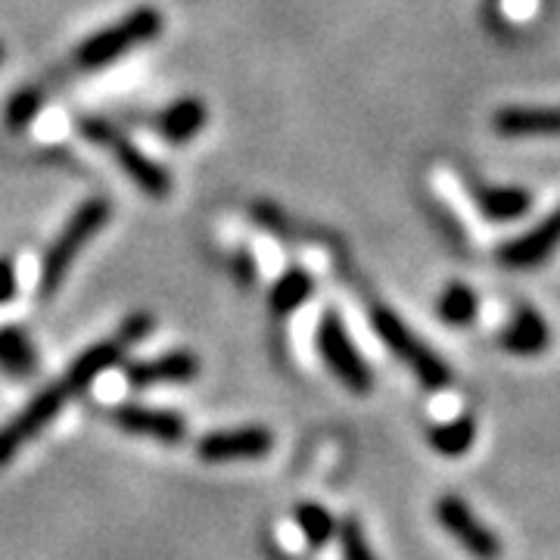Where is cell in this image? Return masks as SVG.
I'll return each instance as SVG.
<instances>
[{"label":"cell","instance_id":"cell-1","mask_svg":"<svg viewBox=\"0 0 560 560\" xmlns=\"http://www.w3.org/2000/svg\"><path fill=\"white\" fill-rule=\"evenodd\" d=\"M109 202L97 197V200L81 202L75 209V215L66 221L57 241L50 243V249L44 253V261H40V280H38V293L44 300H50L57 290L62 287V280L69 275V268L75 265L79 253L94 241L103 231V224L109 221Z\"/></svg>","mask_w":560,"mask_h":560},{"label":"cell","instance_id":"cell-2","mask_svg":"<svg viewBox=\"0 0 560 560\" xmlns=\"http://www.w3.org/2000/svg\"><path fill=\"white\" fill-rule=\"evenodd\" d=\"M371 324L377 330V337L386 342V349H393V355L411 368V374L418 377L423 389H445L452 383V368L420 340L418 334L408 330V324L386 305H374L371 308Z\"/></svg>","mask_w":560,"mask_h":560},{"label":"cell","instance_id":"cell-3","mask_svg":"<svg viewBox=\"0 0 560 560\" xmlns=\"http://www.w3.org/2000/svg\"><path fill=\"white\" fill-rule=\"evenodd\" d=\"M162 13L156 7H138L128 16H121L116 25H106L103 32L81 40L75 50V62L81 69H101L109 62L121 60L125 54H131L140 44H150L162 32Z\"/></svg>","mask_w":560,"mask_h":560},{"label":"cell","instance_id":"cell-4","mask_svg":"<svg viewBox=\"0 0 560 560\" xmlns=\"http://www.w3.org/2000/svg\"><path fill=\"white\" fill-rule=\"evenodd\" d=\"M79 131L88 140L101 143L103 150H109V153L116 156V162L121 165V172L135 180L147 197H153V200L168 197V190H172V178H168V172L162 168L160 162L150 160L147 153H140L138 147L125 138L116 125H109V121H103V119H81Z\"/></svg>","mask_w":560,"mask_h":560},{"label":"cell","instance_id":"cell-5","mask_svg":"<svg viewBox=\"0 0 560 560\" xmlns=\"http://www.w3.org/2000/svg\"><path fill=\"white\" fill-rule=\"evenodd\" d=\"M318 349L324 364L330 368V374L352 393H371L374 386V374L371 364L361 359V352L355 349V342L349 337L346 324L337 312H324V318L318 324Z\"/></svg>","mask_w":560,"mask_h":560},{"label":"cell","instance_id":"cell-6","mask_svg":"<svg viewBox=\"0 0 560 560\" xmlns=\"http://www.w3.org/2000/svg\"><path fill=\"white\" fill-rule=\"evenodd\" d=\"M69 399H72L69 389L62 383H54V386H47L44 393H38L35 399L28 401L16 418L7 420L0 427V467L10 464L28 442L35 440L38 433H44L47 423L60 415L62 405Z\"/></svg>","mask_w":560,"mask_h":560},{"label":"cell","instance_id":"cell-7","mask_svg":"<svg viewBox=\"0 0 560 560\" xmlns=\"http://www.w3.org/2000/svg\"><path fill=\"white\" fill-rule=\"evenodd\" d=\"M436 521L440 526L458 541L460 548L477 560H499L501 541L486 523L467 508V501L458 495H442L436 501Z\"/></svg>","mask_w":560,"mask_h":560},{"label":"cell","instance_id":"cell-8","mask_svg":"<svg viewBox=\"0 0 560 560\" xmlns=\"http://www.w3.org/2000/svg\"><path fill=\"white\" fill-rule=\"evenodd\" d=\"M275 445L271 430L265 427H237V430H215L202 436L197 455L209 464H228V460H256L265 458Z\"/></svg>","mask_w":560,"mask_h":560},{"label":"cell","instance_id":"cell-9","mask_svg":"<svg viewBox=\"0 0 560 560\" xmlns=\"http://www.w3.org/2000/svg\"><path fill=\"white\" fill-rule=\"evenodd\" d=\"M113 423L131 433V436H143V440L165 442L175 445L187 436V420L165 411V408H147V405H121L113 411Z\"/></svg>","mask_w":560,"mask_h":560},{"label":"cell","instance_id":"cell-10","mask_svg":"<svg viewBox=\"0 0 560 560\" xmlns=\"http://www.w3.org/2000/svg\"><path fill=\"white\" fill-rule=\"evenodd\" d=\"M560 246V206L545 219L521 234L517 241L504 243L499 249V261L504 268H536Z\"/></svg>","mask_w":560,"mask_h":560},{"label":"cell","instance_id":"cell-11","mask_svg":"<svg viewBox=\"0 0 560 560\" xmlns=\"http://www.w3.org/2000/svg\"><path fill=\"white\" fill-rule=\"evenodd\" d=\"M200 374V359L187 349H175L156 359L135 361L125 368L131 386H156V383H190Z\"/></svg>","mask_w":560,"mask_h":560},{"label":"cell","instance_id":"cell-12","mask_svg":"<svg viewBox=\"0 0 560 560\" xmlns=\"http://www.w3.org/2000/svg\"><path fill=\"white\" fill-rule=\"evenodd\" d=\"M501 346L511 355H523V359H536L548 346H551V330L541 318L539 308L533 305H517L511 320L501 330Z\"/></svg>","mask_w":560,"mask_h":560},{"label":"cell","instance_id":"cell-13","mask_svg":"<svg viewBox=\"0 0 560 560\" xmlns=\"http://www.w3.org/2000/svg\"><path fill=\"white\" fill-rule=\"evenodd\" d=\"M492 125L501 138H560V106H508Z\"/></svg>","mask_w":560,"mask_h":560},{"label":"cell","instance_id":"cell-14","mask_svg":"<svg viewBox=\"0 0 560 560\" xmlns=\"http://www.w3.org/2000/svg\"><path fill=\"white\" fill-rule=\"evenodd\" d=\"M125 342L116 337V340H103L97 346H91V349H84L79 359L72 361V368L66 371V377H62V386L69 389V396H75L81 389H88L91 383L97 381L101 374H106L109 368H116L125 359Z\"/></svg>","mask_w":560,"mask_h":560},{"label":"cell","instance_id":"cell-15","mask_svg":"<svg viewBox=\"0 0 560 560\" xmlns=\"http://www.w3.org/2000/svg\"><path fill=\"white\" fill-rule=\"evenodd\" d=\"M206 119H209V113H206L200 97H178L162 109L156 128L168 143H187L206 128Z\"/></svg>","mask_w":560,"mask_h":560},{"label":"cell","instance_id":"cell-16","mask_svg":"<svg viewBox=\"0 0 560 560\" xmlns=\"http://www.w3.org/2000/svg\"><path fill=\"white\" fill-rule=\"evenodd\" d=\"M35 368H38V352H35V342L28 340V334L16 324L0 327V371L7 377L28 381Z\"/></svg>","mask_w":560,"mask_h":560},{"label":"cell","instance_id":"cell-17","mask_svg":"<svg viewBox=\"0 0 560 560\" xmlns=\"http://www.w3.org/2000/svg\"><path fill=\"white\" fill-rule=\"evenodd\" d=\"M427 440L445 458H460V455H467V448L477 440V423L470 415H460V418L445 420V423H433L427 430Z\"/></svg>","mask_w":560,"mask_h":560},{"label":"cell","instance_id":"cell-18","mask_svg":"<svg viewBox=\"0 0 560 560\" xmlns=\"http://www.w3.org/2000/svg\"><path fill=\"white\" fill-rule=\"evenodd\" d=\"M477 200H480L482 215L492 221H517L533 206L529 190H523V187H486Z\"/></svg>","mask_w":560,"mask_h":560},{"label":"cell","instance_id":"cell-19","mask_svg":"<svg viewBox=\"0 0 560 560\" xmlns=\"http://www.w3.org/2000/svg\"><path fill=\"white\" fill-rule=\"evenodd\" d=\"M312 293H315V280H312V275H308L305 268H300V265H293V268H287V275H280L278 283L271 287V308H275V315H290V312H296Z\"/></svg>","mask_w":560,"mask_h":560},{"label":"cell","instance_id":"cell-20","mask_svg":"<svg viewBox=\"0 0 560 560\" xmlns=\"http://www.w3.org/2000/svg\"><path fill=\"white\" fill-rule=\"evenodd\" d=\"M477 312H480V302L467 283H448L436 300V315L452 327H467L477 318Z\"/></svg>","mask_w":560,"mask_h":560},{"label":"cell","instance_id":"cell-21","mask_svg":"<svg viewBox=\"0 0 560 560\" xmlns=\"http://www.w3.org/2000/svg\"><path fill=\"white\" fill-rule=\"evenodd\" d=\"M296 526H300V533L312 548H320V545H327L337 536V517L324 504H315V501L296 508Z\"/></svg>","mask_w":560,"mask_h":560},{"label":"cell","instance_id":"cell-22","mask_svg":"<svg viewBox=\"0 0 560 560\" xmlns=\"http://www.w3.org/2000/svg\"><path fill=\"white\" fill-rule=\"evenodd\" d=\"M337 541H340L342 560H377L359 517H346L337 523Z\"/></svg>","mask_w":560,"mask_h":560},{"label":"cell","instance_id":"cell-23","mask_svg":"<svg viewBox=\"0 0 560 560\" xmlns=\"http://www.w3.org/2000/svg\"><path fill=\"white\" fill-rule=\"evenodd\" d=\"M40 91L38 88H22L16 91L10 103H7V125L13 131H22L25 125H32V119L40 113Z\"/></svg>","mask_w":560,"mask_h":560},{"label":"cell","instance_id":"cell-24","mask_svg":"<svg viewBox=\"0 0 560 560\" xmlns=\"http://www.w3.org/2000/svg\"><path fill=\"white\" fill-rule=\"evenodd\" d=\"M150 330H153V318H150V315H131V318L121 320L119 340L125 342V346H135V342H140L143 337H150Z\"/></svg>","mask_w":560,"mask_h":560},{"label":"cell","instance_id":"cell-25","mask_svg":"<svg viewBox=\"0 0 560 560\" xmlns=\"http://www.w3.org/2000/svg\"><path fill=\"white\" fill-rule=\"evenodd\" d=\"M16 290H20V283H16V265L10 256H0V305H7V302L16 296Z\"/></svg>","mask_w":560,"mask_h":560},{"label":"cell","instance_id":"cell-26","mask_svg":"<svg viewBox=\"0 0 560 560\" xmlns=\"http://www.w3.org/2000/svg\"><path fill=\"white\" fill-rule=\"evenodd\" d=\"M237 271H241L243 283H253V275H256V265H253V259H249L246 253H241V256H237Z\"/></svg>","mask_w":560,"mask_h":560},{"label":"cell","instance_id":"cell-27","mask_svg":"<svg viewBox=\"0 0 560 560\" xmlns=\"http://www.w3.org/2000/svg\"><path fill=\"white\" fill-rule=\"evenodd\" d=\"M3 54H7V50H3V44H0V62H3Z\"/></svg>","mask_w":560,"mask_h":560}]
</instances>
